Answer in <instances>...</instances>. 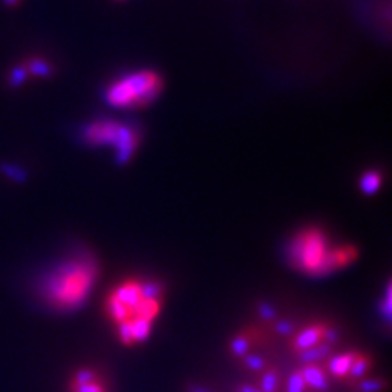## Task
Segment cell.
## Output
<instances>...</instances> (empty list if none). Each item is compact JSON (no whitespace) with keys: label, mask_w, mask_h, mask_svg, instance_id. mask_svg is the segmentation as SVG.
<instances>
[{"label":"cell","mask_w":392,"mask_h":392,"mask_svg":"<svg viewBox=\"0 0 392 392\" xmlns=\"http://www.w3.org/2000/svg\"><path fill=\"white\" fill-rule=\"evenodd\" d=\"M130 326H131L134 343L147 340L149 333H151V330H152V322L146 321V319H141V317H133L130 321Z\"/></svg>","instance_id":"9a60e30c"},{"label":"cell","mask_w":392,"mask_h":392,"mask_svg":"<svg viewBox=\"0 0 392 392\" xmlns=\"http://www.w3.org/2000/svg\"><path fill=\"white\" fill-rule=\"evenodd\" d=\"M229 348H231L232 355H235V357H239V358H244L245 355L250 352V338L244 333L235 335V337H232V340H231Z\"/></svg>","instance_id":"d6986e66"},{"label":"cell","mask_w":392,"mask_h":392,"mask_svg":"<svg viewBox=\"0 0 392 392\" xmlns=\"http://www.w3.org/2000/svg\"><path fill=\"white\" fill-rule=\"evenodd\" d=\"M23 64L27 67L28 75L46 79V77H51V74H53V66L43 58H30L28 61H25Z\"/></svg>","instance_id":"4fadbf2b"},{"label":"cell","mask_w":392,"mask_h":392,"mask_svg":"<svg viewBox=\"0 0 392 392\" xmlns=\"http://www.w3.org/2000/svg\"><path fill=\"white\" fill-rule=\"evenodd\" d=\"M301 374L304 383H306L307 388L316 389V391H327L329 389V373L326 371L324 366H321L319 363L314 365H302Z\"/></svg>","instance_id":"8992f818"},{"label":"cell","mask_w":392,"mask_h":392,"mask_svg":"<svg viewBox=\"0 0 392 392\" xmlns=\"http://www.w3.org/2000/svg\"><path fill=\"white\" fill-rule=\"evenodd\" d=\"M307 386L304 383L301 369L293 371L286 381V392H306Z\"/></svg>","instance_id":"7402d4cb"},{"label":"cell","mask_w":392,"mask_h":392,"mask_svg":"<svg viewBox=\"0 0 392 392\" xmlns=\"http://www.w3.org/2000/svg\"><path fill=\"white\" fill-rule=\"evenodd\" d=\"M188 392H209V391L204 388H200V386H192V388L188 389Z\"/></svg>","instance_id":"1f68e13d"},{"label":"cell","mask_w":392,"mask_h":392,"mask_svg":"<svg viewBox=\"0 0 392 392\" xmlns=\"http://www.w3.org/2000/svg\"><path fill=\"white\" fill-rule=\"evenodd\" d=\"M162 80L156 72L139 71L108 87L106 102L113 106H146L159 97Z\"/></svg>","instance_id":"7a4b0ae2"},{"label":"cell","mask_w":392,"mask_h":392,"mask_svg":"<svg viewBox=\"0 0 392 392\" xmlns=\"http://www.w3.org/2000/svg\"><path fill=\"white\" fill-rule=\"evenodd\" d=\"M333 347L326 342H321L314 347L304 350V352L298 353V360L301 365H314V363H321L322 360H327L329 357H332Z\"/></svg>","instance_id":"9c48e42d"},{"label":"cell","mask_w":392,"mask_h":392,"mask_svg":"<svg viewBox=\"0 0 392 392\" xmlns=\"http://www.w3.org/2000/svg\"><path fill=\"white\" fill-rule=\"evenodd\" d=\"M84 139L94 146H111L116 151V164L125 165L131 161L139 144V134L130 126L105 120L90 123L84 128Z\"/></svg>","instance_id":"277c9868"},{"label":"cell","mask_w":392,"mask_h":392,"mask_svg":"<svg viewBox=\"0 0 392 392\" xmlns=\"http://www.w3.org/2000/svg\"><path fill=\"white\" fill-rule=\"evenodd\" d=\"M381 311H383V316L388 319H391V285H388V290H386V296L383 301V306H381Z\"/></svg>","instance_id":"f546056e"},{"label":"cell","mask_w":392,"mask_h":392,"mask_svg":"<svg viewBox=\"0 0 392 392\" xmlns=\"http://www.w3.org/2000/svg\"><path fill=\"white\" fill-rule=\"evenodd\" d=\"M98 276L94 255L77 254L61 262L39 280L41 299L58 311H75L89 299Z\"/></svg>","instance_id":"6da1fadb"},{"label":"cell","mask_w":392,"mask_h":392,"mask_svg":"<svg viewBox=\"0 0 392 392\" xmlns=\"http://www.w3.org/2000/svg\"><path fill=\"white\" fill-rule=\"evenodd\" d=\"M288 254L293 265L307 275H326L332 271L327 237L319 229H306L298 234Z\"/></svg>","instance_id":"3957f363"},{"label":"cell","mask_w":392,"mask_h":392,"mask_svg":"<svg viewBox=\"0 0 392 392\" xmlns=\"http://www.w3.org/2000/svg\"><path fill=\"white\" fill-rule=\"evenodd\" d=\"M118 337H120L121 343H125V345H133L134 343L130 321L118 324Z\"/></svg>","instance_id":"4316f807"},{"label":"cell","mask_w":392,"mask_h":392,"mask_svg":"<svg viewBox=\"0 0 392 392\" xmlns=\"http://www.w3.org/2000/svg\"><path fill=\"white\" fill-rule=\"evenodd\" d=\"M381 185H383V177H381V173L376 172V170L365 172L360 178V188L366 196H373L378 193Z\"/></svg>","instance_id":"7c38bea8"},{"label":"cell","mask_w":392,"mask_h":392,"mask_svg":"<svg viewBox=\"0 0 392 392\" xmlns=\"http://www.w3.org/2000/svg\"><path fill=\"white\" fill-rule=\"evenodd\" d=\"M162 299H141V302L133 309V317H141L146 321H154L161 311Z\"/></svg>","instance_id":"8fae6325"},{"label":"cell","mask_w":392,"mask_h":392,"mask_svg":"<svg viewBox=\"0 0 392 392\" xmlns=\"http://www.w3.org/2000/svg\"><path fill=\"white\" fill-rule=\"evenodd\" d=\"M386 388H388V384L378 378H363L357 384L358 392H383Z\"/></svg>","instance_id":"44dd1931"},{"label":"cell","mask_w":392,"mask_h":392,"mask_svg":"<svg viewBox=\"0 0 392 392\" xmlns=\"http://www.w3.org/2000/svg\"><path fill=\"white\" fill-rule=\"evenodd\" d=\"M139 288H141L142 299H162L164 286L161 281H156V280L142 281L139 283Z\"/></svg>","instance_id":"ac0fdd59"},{"label":"cell","mask_w":392,"mask_h":392,"mask_svg":"<svg viewBox=\"0 0 392 392\" xmlns=\"http://www.w3.org/2000/svg\"><path fill=\"white\" fill-rule=\"evenodd\" d=\"M113 296H115L118 301L121 304H125L126 307L134 309L137 306L139 302H141V288H139V283L137 281H126L123 283V285L116 286L115 290L111 291Z\"/></svg>","instance_id":"ba28073f"},{"label":"cell","mask_w":392,"mask_h":392,"mask_svg":"<svg viewBox=\"0 0 392 392\" xmlns=\"http://www.w3.org/2000/svg\"><path fill=\"white\" fill-rule=\"evenodd\" d=\"M371 365H373V361L368 357V355H357V358L353 360L352 363V368L348 371V376L347 378L353 379V381H360L366 378V373L371 369Z\"/></svg>","instance_id":"5bb4252c"},{"label":"cell","mask_w":392,"mask_h":392,"mask_svg":"<svg viewBox=\"0 0 392 392\" xmlns=\"http://www.w3.org/2000/svg\"><path fill=\"white\" fill-rule=\"evenodd\" d=\"M338 338H340V332L335 327H330V326H326V329H324V338H322V342H326L329 345H333L338 342Z\"/></svg>","instance_id":"83f0119b"},{"label":"cell","mask_w":392,"mask_h":392,"mask_svg":"<svg viewBox=\"0 0 392 392\" xmlns=\"http://www.w3.org/2000/svg\"><path fill=\"white\" fill-rule=\"evenodd\" d=\"M257 312H259V316L267 322L275 321L276 316H278L275 306H271L270 302H265V301L259 302V306H257Z\"/></svg>","instance_id":"d4e9b609"},{"label":"cell","mask_w":392,"mask_h":392,"mask_svg":"<svg viewBox=\"0 0 392 392\" xmlns=\"http://www.w3.org/2000/svg\"><path fill=\"white\" fill-rule=\"evenodd\" d=\"M244 365L245 368H249L250 371H263L267 368L265 360H263L260 355H254V353H247L244 358Z\"/></svg>","instance_id":"cb8c5ba5"},{"label":"cell","mask_w":392,"mask_h":392,"mask_svg":"<svg viewBox=\"0 0 392 392\" xmlns=\"http://www.w3.org/2000/svg\"><path fill=\"white\" fill-rule=\"evenodd\" d=\"M20 2V0H4V4L7 5V7H15Z\"/></svg>","instance_id":"d6a6232c"},{"label":"cell","mask_w":392,"mask_h":392,"mask_svg":"<svg viewBox=\"0 0 392 392\" xmlns=\"http://www.w3.org/2000/svg\"><path fill=\"white\" fill-rule=\"evenodd\" d=\"M105 309H106L108 317H110L111 321L116 322V324L131 321V319H133V309L126 307L125 304H121L115 296H113V294L108 296Z\"/></svg>","instance_id":"30bf717a"},{"label":"cell","mask_w":392,"mask_h":392,"mask_svg":"<svg viewBox=\"0 0 392 392\" xmlns=\"http://www.w3.org/2000/svg\"><path fill=\"white\" fill-rule=\"evenodd\" d=\"M0 173L13 183H25L28 180V172L17 164H0Z\"/></svg>","instance_id":"2e32d148"},{"label":"cell","mask_w":392,"mask_h":392,"mask_svg":"<svg viewBox=\"0 0 392 392\" xmlns=\"http://www.w3.org/2000/svg\"><path fill=\"white\" fill-rule=\"evenodd\" d=\"M69 389L71 392H106L105 386L100 381H94V383L87 384H71Z\"/></svg>","instance_id":"484cf974"},{"label":"cell","mask_w":392,"mask_h":392,"mask_svg":"<svg viewBox=\"0 0 392 392\" xmlns=\"http://www.w3.org/2000/svg\"><path fill=\"white\" fill-rule=\"evenodd\" d=\"M94 381H98V374L94 369L80 368L75 371L74 376H72L71 384H87V383H94Z\"/></svg>","instance_id":"603a6c76"},{"label":"cell","mask_w":392,"mask_h":392,"mask_svg":"<svg viewBox=\"0 0 392 392\" xmlns=\"http://www.w3.org/2000/svg\"><path fill=\"white\" fill-rule=\"evenodd\" d=\"M237 392H262L259 388H255V386H250V384H240L239 388H237Z\"/></svg>","instance_id":"4dcf8cb0"},{"label":"cell","mask_w":392,"mask_h":392,"mask_svg":"<svg viewBox=\"0 0 392 392\" xmlns=\"http://www.w3.org/2000/svg\"><path fill=\"white\" fill-rule=\"evenodd\" d=\"M28 71H27V67H25V64H17V66H13L12 69L8 71V75H7V82H8V85L12 87V89H17V87H22L25 82L28 80Z\"/></svg>","instance_id":"e0dca14e"},{"label":"cell","mask_w":392,"mask_h":392,"mask_svg":"<svg viewBox=\"0 0 392 392\" xmlns=\"http://www.w3.org/2000/svg\"><path fill=\"white\" fill-rule=\"evenodd\" d=\"M358 352H347L340 355H332L327 358V366L326 371L329 374H332L333 378L345 379L348 376V371L352 368L353 360L357 358Z\"/></svg>","instance_id":"52a82bcc"},{"label":"cell","mask_w":392,"mask_h":392,"mask_svg":"<svg viewBox=\"0 0 392 392\" xmlns=\"http://www.w3.org/2000/svg\"><path fill=\"white\" fill-rule=\"evenodd\" d=\"M324 324H311V326L304 327L294 335L291 340V350L296 353H301L304 350L314 347V345L321 343L324 338Z\"/></svg>","instance_id":"5b68a950"},{"label":"cell","mask_w":392,"mask_h":392,"mask_svg":"<svg viewBox=\"0 0 392 392\" xmlns=\"http://www.w3.org/2000/svg\"><path fill=\"white\" fill-rule=\"evenodd\" d=\"M278 383H280V376H278L276 369H267L263 371L260 379V391L262 392H276Z\"/></svg>","instance_id":"ffe728a7"},{"label":"cell","mask_w":392,"mask_h":392,"mask_svg":"<svg viewBox=\"0 0 392 392\" xmlns=\"http://www.w3.org/2000/svg\"><path fill=\"white\" fill-rule=\"evenodd\" d=\"M275 332L280 335H291L294 332V324L290 321H276Z\"/></svg>","instance_id":"f1b7e54d"}]
</instances>
